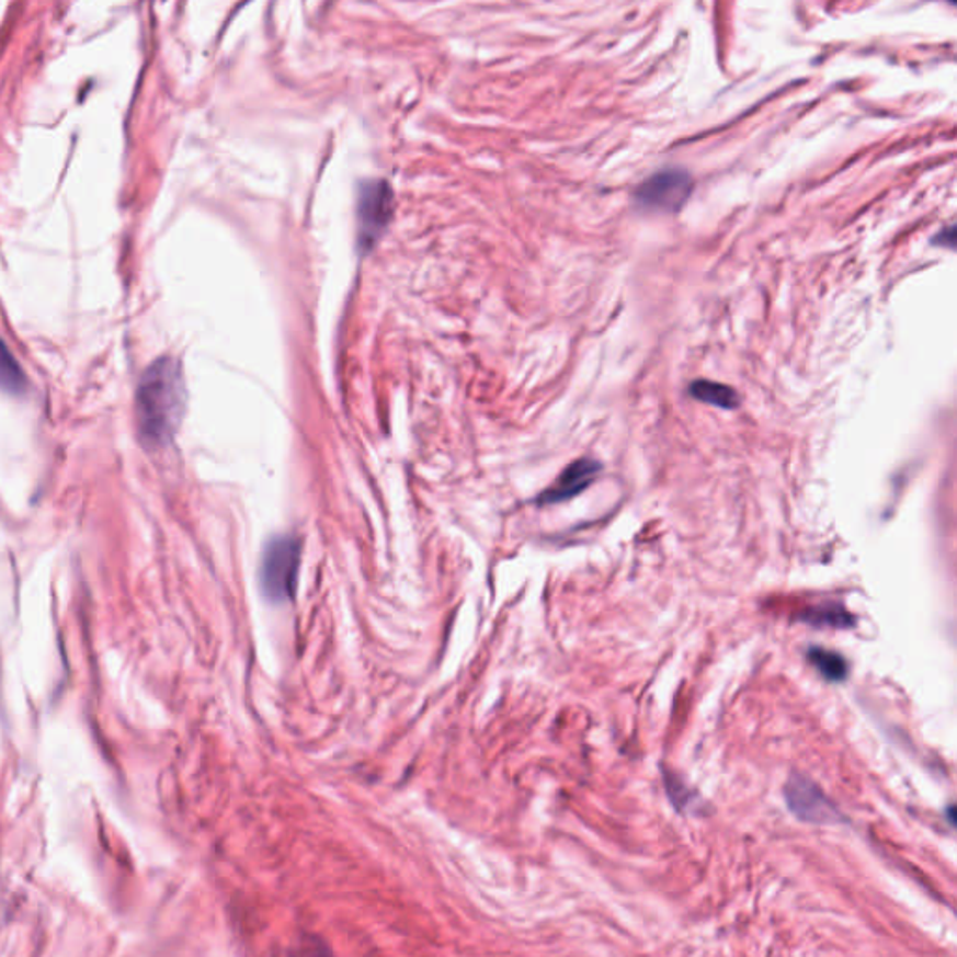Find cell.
Returning <instances> with one entry per match:
<instances>
[{
	"mask_svg": "<svg viewBox=\"0 0 957 957\" xmlns=\"http://www.w3.org/2000/svg\"><path fill=\"white\" fill-rule=\"evenodd\" d=\"M185 412L182 368L171 357H159L146 368L135 395V421L140 444L163 449L176 436Z\"/></svg>",
	"mask_w": 957,
	"mask_h": 957,
	"instance_id": "6da1fadb",
	"label": "cell"
},
{
	"mask_svg": "<svg viewBox=\"0 0 957 957\" xmlns=\"http://www.w3.org/2000/svg\"><path fill=\"white\" fill-rule=\"evenodd\" d=\"M301 540L294 535L273 537L264 548L261 588L267 601L290 603L298 590Z\"/></svg>",
	"mask_w": 957,
	"mask_h": 957,
	"instance_id": "7a4b0ae2",
	"label": "cell"
},
{
	"mask_svg": "<svg viewBox=\"0 0 957 957\" xmlns=\"http://www.w3.org/2000/svg\"><path fill=\"white\" fill-rule=\"evenodd\" d=\"M692 178L681 169L657 172L636 191V201L643 208L675 212L691 197Z\"/></svg>",
	"mask_w": 957,
	"mask_h": 957,
	"instance_id": "3957f363",
	"label": "cell"
},
{
	"mask_svg": "<svg viewBox=\"0 0 957 957\" xmlns=\"http://www.w3.org/2000/svg\"><path fill=\"white\" fill-rule=\"evenodd\" d=\"M786 800L789 810L808 823H831L840 819V812L831 799L812 781L800 774H791L787 782Z\"/></svg>",
	"mask_w": 957,
	"mask_h": 957,
	"instance_id": "277c9868",
	"label": "cell"
},
{
	"mask_svg": "<svg viewBox=\"0 0 957 957\" xmlns=\"http://www.w3.org/2000/svg\"><path fill=\"white\" fill-rule=\"evenodd\" d=\"M601 469H603V464L595 458H578L561 471V476L556 479L550 489H546L537 498V503L539 505H554V503L577 498L578 494H582L583 490L590 489L596 477L601 476Z\"/></svg>",
	"mask_w": 957,
	"mask_h": 957,
	"instance_id": "5b68a950",
	"label": "cell"
},
{
	"mask_svg": "<svg viewBox=\"0 0 957 957\" xmlns=\"http://www.w3.org/2000/svg\"><path fill=\"white\" fill-rule=\"evenodd\" d=\"M391 214V191L384 182L368 184L360 203V227L365 243L375 241Z\"/></svg>",
	"mask_w": 957,
	"mask_h": 957,
	"instance_id": "8992f818",
	"label": "cell"
},
{
	"mask_svg": "<svg viewBox=\"0 0 957 957\" xmlns=\"http://www.w3.org/2000/svg\"><path fill=\"white\" fill-rule=\"evenodd\" d=\"M688 394L699 402L722 408V410H736L741 405V397L736 389L718 384V381L696 380L688 387Z\"/></svg>",
	"mask_w": 957,
	"mask_h": 957,
	"instance_id": "52a82bcc",
	"label": "cell"
},
{
	"mask_svg": "<svg viewBox=\"0 0 957 957\" xmlns=\"http://www.w3.org/2000/svg\"><path fill=\"white\" fill-rule=\"evenodd\" d=\"M806 657L829 683H842L850 675L847 660L843 659V654L836 653V651L824 649V647H810Z\"/></svg>",
	"mask_w": 957,
	"mask_h": 957,
	"instance_id": "ba28073f",
	"label": "cell"
},
{
	"mask_svg": "<svg viewBox=\"0 0 957 957\" xmlns=\"http://www.w3.org/2000/svg\"><path fill=\"white\" fill-rule=\"evenodd\" d=\"M802 622L812 625V627H831V628H851L855 625V617L840 604H823V606H813L806 609Z\"/></svg>",
	"mask_w": 957,
	"mask_h": 957,
	"instance_id": "9c48e42d",
	"label": "cell"
},
{
	"mask_svg": "<svg viewBox=\"0 0 957 957\" xmlns=\"http://www.w3.org/2000/svg\"><path fill=\"white\" fill-rule=\"evenodd\" d=\"M26 386L29 381L23 368L13 357L7 343L0 339V389L7 394L21 395L25 394Z\"/></svg>",
	"mask_w": 957,
	"mask_h": 957,
	"instance_id": "30bf717a",
	"label": "cell"
},
{
	"mask_svg": "<svg viewBox=\"0 0 957 957\" xmlns=\"http://www.w3.org/2000/svg\"><path fill=\"white\" fill-rule=\"evenodd\" d=\"M292 957H333V954L320 938L307 937L292 952Z\"/></svg>",
	"mask_w": 957,
	"mask_h": 957,
	"instance_id": "8fae6325",
	"label": "cell"
},
{
	"mask_svg": "<svg viewBox=\"0 0 957 957\" xmlns=\"http://www.w3.org/2000/svg\"><path fill=\"white\" fill-rule=\"evenodd\" d=\"M954 240H956V229L954 227L946 229V236H935V243L937 246H945V248H954Z\"/></svg>",
	"mask_w": 957,
	"mask_h": 957,
	"instance_id": "7c38bea8",
	"label": "cell"
}]
</instances>
